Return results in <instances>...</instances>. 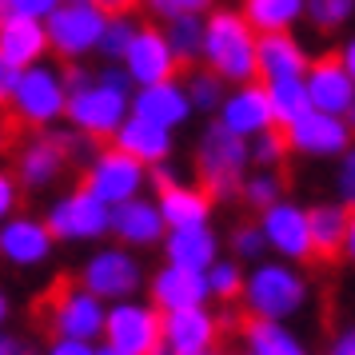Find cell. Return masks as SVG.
<instances>
[{"mask_svg": "<svg viewBox=\"0 0 355 355\" xmlns=\"http://www.w3.org/2000/svg\"><path fill=\"white\" fill-rule=\"evenodd\" d=\"M68 160L64 144H60V132H52V136H40L33 144H20L17 148V172L24 184H44L60 172V164Z\"/></svg>", "mask_w": 355, "mask_h": 355, "instance_id": "cell-21", "label": "cell"}, {"mask_svg": "<svg viewBox=\"0 0 355 355\" xmlns=\"http://www.w3.org/2000/svg\"><path fill=\"white\" fill-rule=\"evenodd\" d=\"M204 52H208L211 68L227 80H252L259 72V44L248 33V20L232 17V12H216L208 20Z\"/></svg>", "mask_w": 355, "mask_h": 355, "instance_id": "cell-4", "label": "cell"}, {"mask_svg": "<svg viewBox=\"0 0 355 355\" xmlns=\"http://www.w3.org/2000/svg\"><path fill=\"white\" fill-rule=\"evenodd\" d=\"M140 164L144 160L128 156L124 148H108V152H100L96 164L84 172L80 188L100 196L104 204H128L132 192H136V184H140Z\"/></svg>", "mask_w": 355, "mask_h": 355, "instance_id": "cell-6", "label": "cell"}, {"mask_svg": "<svg viewBox=\"0 0 355 355\" xmlns=\"http://www.w3.org/2000/svg\"><path fill=\"white\" fill-rule=\"evenodd\" d=\"M100 355H124V352H116V347H108V352H100Z\"/></svg>", "mask_w": 355, "mask_h": 355, "instance_id": "cell-50", "label": "cell"}, {"mask_svg": "<svg viewBox=\"0 0 355 355\" xmlns=\"http://www.w3.org/2000/svg\"><path fill=\"white\" fill-rule=\"evenodd\" d=\"M263 232L268 240L284 252V256L295 259H311V224L300 208H288V204H275L263 216Z\"/></svg>", "mask_w": 355, "mask_h": 355, "instance_id": "cell-16", "label": "cell"}, {"mask_svg": "<svg viewBox=\"0 0 355 355\" xmlns=\"http://www.w3.org/2000/svg\"><path fill=\"white\" fill-rule=\"evenodd\" d=\"M68 116L80 124L88 136H112L120 128V116H124V92H116L108 84H96V88H84V92H72L68 96Z\"/></svg>", "mask_w": 355, "mask_h": 355, "instance_id": "cell-9", "label": "cell"}, {"mask_svg": "<svg viewBox=\"0 0 355 355\" xmlns=\"http://www.w3.org/2000/svg\"><path fill=\"white\" fill-rule=\"evenodd\" d=\"M52 355H96V352L88 347V339H56Z\"/></svg>", "mask_w": 355, "mask_h": 355, "instance_id": "cell-42", "label": "cell"}, {"mask_svg": "<svg viewBox=\"0 0 355 355\" xmlns=\"http://www.w3.org/2000/svg\"><path fill=\"white\" fill-rule=\"evenodd\" d=\"M192 100L204 104V108H211V104L220 100V80H216L211 72H196L192 76Z\"/></svg>", "mask_w": 355, "mask_h": 355, "instance_id": "cell-39", "label": "cell"}, {"mask_svg": "<svg viewBox=\"0 0 355 355\" xmlns=\"http://www.w3.org/2000/svg\"><path fill=\"white\" fill-rule=\"evenodd\" d=\"M288 148H295V144H291V128H288V124H272V128L259 136V144H256V160H263V164H279L284 156H288Z\"/></svg>", "mask_w": 355, "mask_h": 355, "instance_id": "cell-32", "label": "cell"}, {"mask_svg": "<svg viewBox=\"0 0 355 355\" xmlns=\"http://www.w3.org/2000/svg\"><path fill=\"white\" fill-rule=\"evenodd\" d=\"M252 307H256L259 315H268V320H279V315H288L300 307L304 300V288H300V279L284 268H259L256 279H252Z\"/></svg>", "mask_w": 355, "mask_h": 355, "instance_id": "cell-12", "label": "cell"}, {"mask_svg": "<svg viewBox=\"0 0 355 355\" xmlns=\"http://www.w3.org/2000/svg\"><path fill=\"white\" fill-rule=\"evenodd\" d=\"M208 284H211V291L216 295H224V300H232V295H240V272L232 268V263H216L211 268V275H208Z\"/></svg>", "mask_w": 355, "mask_h": 355, "instance_id": "cell-36", "label": "cell"}, {"mask_svg": "<svg viewBox=\"0 0 355 355\" xmlns=\"http://www.w3.org/2000/svg\"><path fill=\"white\" fill-rule=\"evenodd\" d=\"M108 347L124 355H164L168 343V315L144 307H116L108 311Z\"/></svg>", "mask_w": 355, "mask_h": 355, "instance_id": "cell-5", "label": "cell"}, {"mask_svg": "<svg viewBox=\"0 0 355 355\" xmlns=\"http://www.w3.org/2000/svg\"><path fill=\"white\" fill-rule=\"evenodd\" d=\"M243 196H248V204H256V208H275V196H279V180L259 176V180H252V184L243 188Z\"/></svg>", "mask_w": 355, "mask_h": 355, "instance_id": "cell-37", "label": "cell"}, {"mask_svg": "<svg viewBox=\"0 0 355 355\" xmlns=\"http://www.w3.org/2000/svg\"><path fill=\"white\" fill-rule=\"evenodd\" d=\"M347 252L355 256V208H352V236H347Z\"/></svg>", "mask_w": 355, "mask_h": 355, "instance_id": "cell-49", "label": "cell"}, {"mask_svg": "<svg viewBox=\"0 0 355 355\" xmlns=\"http://www.w3.org/2000/svg\"><path fill=\"white\" fill-rule=\"evenodd\" d=\"M4 355H33V352H28V343H20V339H4Z\"/></svg>", "mask_w": 355, "mask_h": 355, "instance_id": "cell-46", "label": "cell"}, {"mask_svg": "<svg viewBox=\"0 0 355 355\" xmlns=\"http://www.w3.org/2000/svg\"><path fill=\"white\" fill-rule=\"evenodd\" d=\"M220 327L208 320L200 307H184V311H168V352L176 355H208L216 343Z\"/></svg>", "mask_w": 355, "mask_h": 355, "instance_id": "cell-15", "label": "cell"}, {"mask_svg": "<svg viewBox=\"0 0 355 355\" xmlns=\"http://www.w3.org/2000/svg\"><path fill=\"white\" fill-rule=\"evenodd\" d=\"M8 108L12 112L4 120V140H8V148H20V136H24L28 124H49L56 112H64V88L52 72L33 68V72L20 76Z\"/></svg>", "mask_w": 355, "mask_h": 355, "instance_id": "cell-3", "label": "cell"}, {"mask_svg": "<svg viewBox=\"0 0 355 355\" xmlns=\"http://www.w3.org/2000/svg\"><path fill=\"white\" fill-rule=\"evenodd\" d=\"M352 4L355 0H307V12H311V20H315L320 28H336V24L347 20Z\"/></svg>", "mask_w": 355, "mask_h": 355, "instance_id": "cell-33", "label": "cell"}, {"mask_svg": "<svg viewBox=\"0 0 355 355\" xmlns=\"http://www.w3.org/2000/svg\"><path fill=\"white\" fill-rule=\"evenodd\" d=\"M339 192L347 200V208H355V152L343 160V176H339Z\"/></svg>", "mask_w": 355, "mask_h": 355, "instance_id": "cell-41", "label": "cell"}, {"mask_svg": "<svg viewBox=\"0 0 355 355\" xmlns=\"http://www.w3.org/2000/svg\"><path fill=\"white\" fill-rule=\"evenodd\" d=\"M72 4H96L100 12H128L136 0H72Z\"/></svg>", "mask_w": 355, "mask_h": 355, "instance_id": "cell-43", "label": "cell"}, {"mask_svg": "<svg viewBox=\"0 0 355 355\" xmlns=\"http://www.w3.org/2000/svg\"><path fill=\"white\" fill-rule=\"evenodd\" d=\"M136 116L172 128V124H180V120L188 116V100H184V92L172 88V84H148L144 92L136 96Z\"/></svg>", "mask_w": 355, "mask_h": 355, "instance_id": "cell-25", "label": "cell"}, {"mask_svg": "<svg viewBox=\"0 0 355 355\" xmlns=\"http://www.w3.org/2000/svg\"><path fill=\"white\" fill-rule=\"evenodd\" d=\"M52 243V227L28 224V220H17V224L4 227V256L17 259V263H36V259L49 256Z\"/></svg>", "mask_w": 355, "mask_h": 355, "instance_id": "cell-27", "label": "cell"}, {"mask_svg": "<svg viewBox=\"0 0 355 355\" xmlns=\"http://www.w3.org/2000/svg\"><path fill=\"white\" fill-rule=\"evenodd\" d=\"M352 128H355V104H352Z\"/></svg>", "mask_w": 355, "mask_h": 355, "instance_id": "cell-51", "label": "cell"}, {"mask_svg": "<svg viewBox=\"0 0 355 355\" xmlns=\"http://www.w3.org/2000/svg\"><path fill=\"white\" fill-rule=\"evenodd\" d=\"M4 4V17H52L56 8H60V0H0Z\"/></svg>", "mask_w": 355, "mask_h": 355, "instance_id": "cell-35", "label": "cell"}, {"mask_svg": "<svg viewBox=\"0 0 355 355\" xmlns=\"http://www.w3.org/2000/svg\"><path fill=\"white\" fill-rule=\"evenodd\" d=\"M152 8L164 12V17L180 20V17H196V12H204V8H208V0H152Z\"/></svg>", "mask_w": 355, "mask_h": 355, "instance_id": "cell-38", "label": "cell"}, {"mask_svg": "<svg viewBox=\"0 0 355 355\" xmlns=\"http://www.w3.org/2000/svg\"><path fill=\"white\" fill-rule=\"evenodd\" d=\"M84 288L92 295H128L136 288V263L124 252H104L84 268Z\"/></svg>", "mask_w": 355, "mask_h": 355, "instance_id": "cell-19", "label": "cell"}, {"mask_svg": "<svg viewBox=\"0 0 355 355\" xmlns=\"http://www.w3.org/2000/svg\"><path fill=\"white\" fill-rule=\"evenodd\" d=\"M104 12L96 4H64L49 17V44L60 56H76V52L92 49L104 40Z\"/></svg>", "mask_w": 355, "mask_h": 355, "instance_id": "cell-7", "label": "cell"}, {"mask_svg": "<svg viewBox=\"0 0 355 355\" xmlns=\"http://www.w3.org/2000/svg\"><path fill=\"white\" fill-rule=\"evenodd\" d=\"M168 256L172 263L180 268H196V272H204L216 256V240L208 236V227L196 224V227H176L172 232V240H168Z\"/></svg>", "mask_w": 355, "mask_h": 355, "instance_id": "cell-26", "label": "cell"}, {"mask_svg": "<svg viewBox=\"0 0 355 355\" xmlns=\"http://www.w3.org/2000/svg\"><path fill=\"white\" fill-rule=\"evenodd\" d=\"M12 200H17V188H12V176H4L0 180V208L12 211Z\"/></svg>", "mask_w": 355, "mask_h": 355, "instance_id": "cell-44", "label": "cell"}, {"mask_svg": "<svg viewBox=\"0 0 355 355\" xmlns=\"http://www.w3.org/2000/svg\"><path fill=\"white\" fill-rule=\"evenodd\" d=\"M124 60H128L132 80H140L144 88L148 84H168V76L180 68L176 49H172V40H164L160 28H140Z\"/></svg>", "mask_w": 355, "mask_h": 355, "instance_id": "cell-10", "label": "cell"}, {"mask_svg": "<svg viewBox=\"0 0 355 355\" xmlns=\"http://www.w3.org/2000/svg\"><path fill=\"white\" fill-rule=\"evenodd\" d=\"M331 355H355V331H352V336H343V339H339V343H336V352H331Z\"/></svg>", "mask_w": 355, "mask_h": 355, "instance_id": "cell-47", "label": "cell"}, {"mask_svg": "<svg viewBox=\"0 0 355 355\" xmlns=\"http://www.w3.org/2000/svg\"><path fill=\"white\" fill-rule=\"evenodd\" d=\"M248 164V148H243L240 132H232L220 120L204 132L200 140V184L211 200H227L240 192V172Z\"/></svg>", "mask_w": 355, "mask_h": 355, "instance_id": "cell-2", "label": "cell"}, {"mask_svg": "<svg viewBox=\"0 0 355 355\" xmlns=\"http://www.w3.org/2000/svg\"><path fill=\"white\" fill-rule=\"evenodd\" d=\"M307 92H311V108L315 112H352L355 104V76L347 72V60L339 52H327L311 64V80H307Z\"/></svg>", "mask_w": 355, "mask_h": 355, "instance_id": "cell-8", "label": "cell"}, {"mask_svg": "<svg viewBox=\"0 0 355 355\" xmlns=\"http://www.w3.org/2000/svg\"><path fill=\"white\" fill-rule=\"evenodd\" d=\"M132 40H136V33H132L128 20H108V28H104V40H100V49L108 52V56H128Z\"/></svg>", "mask_w": 355, "mask_h": 355, "instance_id": "cell-34", "label": "cell"}, {"mask_svg": "<svg viewBox=\"0 0 355 355\" xmlns=\"http://www.w3.org/2000/svg\"><path fill=\"white\" fill-rule=\"evenodd\" d=\"M100 84H108V88H116V92H124V88H128L124 72H104V76H100Z\"/></svg>", "mask_w": 355, "mask_h": 355, "instance_id": "cell-45", "label": "cell"}, {"mask_svg": "<svg viewBox=\"0 0 355 355\" xmlns=\"http://www.w3.org/2000/svg\"><path fill=\"white\" fill-rule=\"evenodd\" d=\"M224 124L232 132H268L275 124V108H272V92H263V88H243L240 96L227 100L224 108Z\"/></svg>", "mask_w": 355, "mask_h": 355, "instance_id": "cell-22", "label": "cell"}, {"mask_svg": "<svg viewBox=\"0 0 355 355\" xmlns=\"http://www.w3.org/2000/svg\"><path fill=\"white\" fill-rule=\"evenodd\" d=\"M300 8L304 0H248V24H256L259 33H284Z\"/></svg>", "mask_w": 355, "mask_h": 355, "instance_id": "cell-29", "label": "cell"}, {"mask_svg": "<svg viewBox=\"0 0 355 355\" xmlns=\"http://www.w3.org/2000/svg\"><path fill=\"white\" fill-rule=\"evenodd\" d=\"M116 148H124V152L136 156V160L156 164V160L168 156V128H164V124H152V120H144V116H136V120H128V124L120 128Z\"/></svg>", "mask_w": 355, "mask_h": 355, "instance_id": "cell-24", "label": "cell"}, {"mask_svg": "<svg viewBox=\"0 0 355 355\" xmlns=\"http://www.w3.org/2000/svg\"><path fill=\"white\" fill-rule=\"evenodd\" d=\"M268 92H272L275 124H295L300 116L311 112V92H307L300 80H275Z\"/></svg>", "mask_w": 355, "mask_h": 355, "instance_id": "cell-30", "label": "cell"}, {"mask_svg": "<svg viewBox=\"0 0 355 355\" xmlns=\"http://www.w3.org/2000/svg\"><path fill=\"white\" fill-rule=\"evenodd\" d=\"M263 240H268V232H259V227H240L232 243H236V252H240V256H259Z\"/></svg>", "mask_w": 355, "mask_h": 355, "instance_id": "cell-40", "label": "cell"}, {"mask_svg": "<svg viewBox=\"0 0 355 355\" xmlns=\"http://www.w3.org/2000/svg\"><path fill=\"white\" fill-rule=\"evenodd\" d=\"M160 211L148 208V204H136V200H128V204H120V208L112 211V227L120 240L128 243H152L156 236H160Z\"/></svg>", "mask_w": 355, "mask_h": 355, "instance_id": "cell-28", "label": "cell"}, {"mask_svg": "<svg viewBox=\"0 0 355 355\" xmlns=\"http://www.w3.org/2000/svg\"><path fill=\"white\" fill-rule=\"evenodd\" d=\"M44 44H49V33L36 24V20L28 17H4V24H0V60L4 64H33L36 56L44 52Z\"/></svg>", "mask_w": 355, "mask_h": 355, "instance_id": "cell-18", "label": "cell"}, {"mask_svg": "<svg viewBox=\"0 0 355 355\" xmlns=\"http://www.w3.org/2000/svg\"><path fill=\"white\" fill-rule=\"evenodd\" d=\"M208 44V28L200 24L196 17H180V20H172V49H176V60H180V68H188L192 64V56L200 49Z\"/></svg>", "mask_w": 355, "mask_h": 355, "instance_id": "cell-31", "label": "cell"}, {"mask_svg": "<svg viewBox=\"0 0 355 355\" xmlns=\"http://www.w3.org/2000/svg\"><path fill=\"white\" fill-rule=\"evenodd\" d=\"M208 355H216V352H208Z\"/></svg>", "mask_w": 355, "mask_h": 355, "instance_id": "cell-52", "label": "cell"}, {"mask_svg": "<svg viewBox=\"0 0 355 355\" xmlns=\"http://www.w3.org/2000/svg\"><path fill=\"white\" fill-rule=\"evenodd\" d=\"M208 288H211V284H208L200 272H196V268H180V263H172L168 272L156 275L152 295H156V304H160L164 311H184V307H196V304H200Z\"/></svg>", "mask_w": 355, "mask_h": 355, "instance_id": "cell-17", "label": "cell"}, {"mask_svg": "<svg viewBox=\"0 0 355 355\" xmlns=\"http://www.w3.org/2000/svg\"><path fill=\"white\" fill-rule=\"evenodd\" d=\"M92 291H76L72 275H56L52 288L33 304V323L44 339H92L108 327Z\"/></svg>", "mask_w": 355, "mask_h": 355, "instance_id": "cell-1", "label": "cell"}, {"mask_svg": "<svg viewBox=\"0 0 355 355\" xmlns=\"http://www.w3.org/2000/svg\"><path fill=\"white\" fill-rule=\"evenodd\" d=\"M311 259L315 263H336L352 236V208H311Z\"/></svg>", "mask_w": 355, "mask_h": 355, "instance_id": "cell-13", "label": "cell"}, {"mask_svg": "<svg viewBox=\"0 0 355 355\" xmlns=\"http://www.w3.org/2000/svg\"><path fill=\"white\" fill-rule=\"evenodd\" d=\"M112 224V216H108V208H104V200L92 192H76L72 200H64V204H56L49 216V227L52 236H64V240H76V236H100L104 227Z\"/></svg>", "mask_w": 355, "mask_h": 355, "instance_id": "cell-11", "label": "cell"}, {"mask_svg": "<svg viewBox=\"0 0 355 355\" xmlns=\"http://www.w3.org/2000/svg\"><path fill=\"white\" fill-rule=\"evenodd\" d=\"M288 128H291V144L304 148V152H339L347 144V124L336 120L331 112H307Z\"/></svg>", "mask_w": 355, "mask_h": 355, "instance_id": "cell-20", "label": "cell"}, {"mask_svg": "<svg viewBox=\"0 0 355 355\" xmlns=\"http://www.w3.org/2000/svg\"><path fill=\"white\" fill-rule=\"evenodd\" d=\"M343 60H347V72H352V76H355V40H352V44H347V52H343Z\"/></svg>", "mask_w": 355, "mask_h": 355, "instance_id": "cell-48", "label": "cell"}, {"mask_svg": "<svg viewBox=\"0 0 355 355\" xmlns=\"http://www.w3.org/2000/svg\"><path fill=\"white\" fill-rule=\"evenodd\" d=\"M300 72H304V52L284 33H263V40H259V76L275 84V80H295Z\"/></svg>", "mask_w": 355, "mask_h": 355, "instance_id": "cell-23", "label": "cell"}, {"mask_svg": "<svg viewBox=\"0 0 355 355\" xmlns=\"http://www.w3.org/2000/svg\"><path fill=\"white\" fill-rule=\"evenodd\" d=\"M152 184L160 188V211H164V220L172 227H196V224H204V216H208L211 208V196L200 188V192H188V188H176L172 184V176L164 172V168H156L152 172Z\"/></svg>", "mask_w": 355, "mask_h": 355, "instance_id": "cell-14", "label": "cell"}]
</instances>
